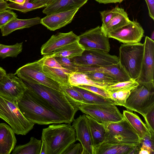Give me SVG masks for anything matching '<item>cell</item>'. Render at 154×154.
Masks as SVG:
<instances>
[{
	"label": "cell",
	"mask_w": 154,
	"mask_h": 154,
	"mask_svg": "<svg viewBox=\"0 0 154 154\" xmlns=\"http://www.w3.org/2000/svg\"><path fill=\"white\" fill-rule=\"evenodd\" d=\"M140 146V144L137 145H131L103 142L94 148V154H138Z\"/></svg>",
	"instance_id": "obj_19"
},
{
	"label": "cell",
	"mask_w": 154,
	"mask_h": 154,
	"mask_svg": "<svg viewBox=\"0 0 154 154\" xmlns=\"http://www.w3.org/2000/svg\"><path fill=\"white\" fill-rule=\"evenodd\" d=\"M154 138L151 136H146L140 140V147L148 150L150 154H154Z\"/></svg>",
	"instance_id": "obj_42"
},
{
	"label": "cell",
	"mask_w": 154,
	"mask_h": 154,
	"mask_svg": "<svg viewBox=\"0 0 154 154\" xmlns=\"http://www.w3.org/2000/svg\"><path fill=\"white\" fill-rule=\"evenodd\" d=\"M61 91L63 92L70 104L79 110V107L87 103L80 93L73 88L70 85H61Z\"/></svg>",
	"instance_id": "obj_29"
},
{
	"label": "cell",
	"mask_w": 154,
	"mask_h": 154,
	"mask_svg": "<svg viewBox=\"0 0 154 154\" xmlns=\"http://www.w3.org/2000/svg\"><path fill=\"white\" fill-rule=\"evenodd\" d=\"M17 103L23 116L34 124L71 123L68 120L42 103L27 86L23 95Z\"/></svg>",
	"instance_id": "obj_1"
},
{
	"label": "cell",
	"mask_w": 154,
	"mask_h": 154,
	"mask_svg": "<svg viewBox=\"0 0 154 154\" xmlns=\"http://www.w3.org/2000/svg\"><path fill=\"white\" fill-rule=\"evenodd\" d=\"M144 49L141 69L136 80L154 88V41L146 36L144 43Z\"/></svg>",
	"instance_id": "obj_10"
},
{
	"label": "cell",
	"mask_w": 154,
	"mask_h": 154,
	"mask_svg": "<svg viewBox=\"0 0 154 154\" xmlns=\"http://www.w3.org/2000/svg\"><path fill=\"white\" fill-rule=\"evenodd\" d=\"M149 10L150 17L154 20V0H145Z\"/></svg>",
	"instance_id": "obj_46"
},
{
	"label": "cell",
	"mask_w": 154,
	"mask_h": 154,
	"mask_svg": "<svg viewBox=\"0 0 154 154\" xmlns=\"http://www.w3.org/2000/svg\"><path fill=\"white\" fill-rule=\"evenodd\" d=\"M144 49V44H123L119 48L118 57L122 69L131 79L136 80L141 69Z\"/></svg>",
	"instance_id": "obj_5"
},
{
	"label": "cell",
	"mask_w": 154,
	"mask_h": 154,
	"mask_svg": "<svg viewBox=\"0 0 154 154\" xmlns=\"http://www.w3.org/2000/svg\"><path fill=\"white\" fill-rule=\"evenodd\" d=\"M17 140L15 133L7 124L0 123V154H10L15 147Z\"/></svg>",
	"instance_id": "obj_20"
},
{
	"label": "cell",
	"mask_w": 154,
	"mask_h": 154,
	"mask_svg": "<svg viewBox=\"0 0 154 154\" xmlns=\"http://www.w3.org/2000/svg\"><path fill=\"white\" fill-rule=\"evenodd\" d=\"M72 122L76 140L80 142L83 147L82 154H94L91 137L85 114L80 115Z\"/></svg>",
	"instance_id": "obj_15"
},
{
	"label": "cell",
	"mask_w": 154,
	"mask_h": 154,
	"mask_svg": "<svg viewBox=\"0 0 154 154\" xmlns=\"http://www.w3.org/2000/svg\"><path fill=\"white\" fill-rule=\"evenodd\" d=\"M139 84L135 80L132 79L124 82H119L107 87L106 89L110 93L122 90L131 91Z\"/></svg>",
	"instance_id": "obj_33"
},
{
	"label": "cell",
	"mask_w": 154,
	"mask_h": 154,
	"mask_svg": "<svg viewBox=\"0 0 154 154\" xmlns=\"http://www.w3.org/2000/svg\"><path fill=\"white\" fill-rule=\"evenodd\" d=\"M26 88L23 81L14 73L6 74L0 80V95L18 102Z\"/></svg>",
	"instance_id": "obj_14"
},
{
	"label": "cell",
	"mask_w": 154,
	"mask_h": 154,
	"mask_svg": "<svg viewBox=\"0 0 154 154\" xmlns=\"http://www.w3.org/2000/svg\"><path fill=\"white\" fill-rule=\"evenodd\" d=\"M79 9L75 8L47 15L41 19V24L50 30L54 31L70 23Z\"/></svg>",
	"instance_id": "obj_17"
},
{
	"label": "cell",
	"mask_w": 154,
	"mask_h": 154,
	"mask_svg": "<svg viewBox=\"0 0 154 154\" xmlns=\"http://www.w3.org/2000/svg\"><path fill=\"white\" fill-rule=\"evenodd\" d=\"M139 154H150V152L147 149L140 147L138 152Z\"/></svg>",
	"instance_id": "obj_50"
},
{
	"label": "cell",
	"mask_w": 154,
	"mask_h": 154,
	"mask_svg": "<svg viewBox=\"0 0 154 154\" xmlns=\"http://www.w3.org/2000/svg\"><path fill=\"white\" fill-rule=\"evenodd\" d=\"M8 5L7 3L5 1L0 2V12L8 9Z\"/></svg>",
	"instance_id": "obj_49"
},
{
	"label": "cell",
	"mask_w": 154,
	"mask_h": 154,
	"mask_svg": "<svg viewBox=\"0 0 154 154\" xmlns=\"http://www.w3.org/2000/svg\"><path fill=\"white\" fill-rule=\"evenodd\" d=\"M144 31L140 24L134 20L127 24L108 32L109 38L116 39L123 44L140 42L144 35Z\"/></svg>",
	"instance_id": "obj_13"
},
{
	"label": "cell",
	"mask_w": 154,
	"mask_h": 154,
	"mask_svg": "<svg viewBox=\"0 0 154 154\" xmlns=\"http://www.w3.org/2000/svg\"><path fill=\"white\" fill-rule=\"evenodd\" d=\"M79 36L72 31L67 33L59 32L52 35L42 46L41 54L50 55L54 51L66 45L78 41Z\"/></svg>",
	"instance_id": "obj_16"
},
{
	"label": "cell",
	"mask_w": 154,
	"mask_h": 154,
	"mask_svg": "<svg viewBox=\"0 0 154 154\" xmlns=\"http://www.w3.org/2000/svg\"><path fill=\"white\" fill-rule=\"evenodd\" d=\"M17 17L16 14L10 10L6 9L0 12V29Z\"/></svg>",
	"instance_id": "obj_40"
},
{
	"label": "cell",
	"mask_w": 154,
	"mask_h": 154,
	"mask_svg": "<svg viewBox=\"0 0 154 154\" xmlns=\"http://www.w3.org/2000/svg\"><path fill=\"white\" fill-rule=\"evenodd\" d=\"M0 118L7 123L15 134L25 135L34 124L27 119L21 112L17 102L0 95Z\"/></svg>",
	"instance_id": "obj_4"
},
{
	"label": "cell",
	"mask_w": 154,
	"mask_h": 154,
	"mask_svg": "<svg viewBox=\"0 0 154 154\" xmlns=\"http://www.w3.org/2000/svg\"><path fill=\"white\" fill-rule=\"evenodd\" d=\"M78 42L85 50H97L108 53L110 49L109 38L98 26L82 33Z\"/></svg>",
	"instance_id": "obj_11"
},
{
	"label": "cell",
	"mask_w": 154,
	"mask_h": 154,
	"mask_svg": "<svg viewBox=\"0 0 154 154\" xmlns=\"http://www.w3.org/2000/svg\"><path fill=\"white\" fill-rule=\"evenodd\" d=\"M81 94L87 103H113L111 99L104 97L90 91L77 86H72Z\"/></svg>",
	"instance_id": "obj_31"
},
{
	"label": "cell",
	"mask_w": 154,
	"mask_h": 154,
	"mask_svg": "<svg viewBox=\"0 0 154 154\" xmlns=\"http://www.w3.org/2000/svg\"><path fill=\"white\" fill-rule=\"evenodd\" d=\"M23 81L42 103L68 120L71 123L73 122L78 110L70 104L62 91L35 82Z\"/></svg>",
	"instance_id": "obj_2"
},
{
	"label": "cell",
	"mask_w": 154,
	"mask_h": 154,
	"mask_svg": "<svg viewBox=\"0 0 154 154\" xmlns=\"http://www.w3.org/2000/svg\"><path fill=\"white\" fill-rule=\"evenodd\" d=\"M7 1H10V2H12L14 0H6Z\"/></svg>",
	"instance_id": "obj_53"
},
{
	"label": "cell",
	"mask_w": 154,
	"mask_h": 154,
	"mask_svg": "<svg viewBox=\"0 0 154 154\" xmlns=\"http://www.w3.org/2000/svg\"><path fill=\"white\" fill-rule=\"evenodd\" d=\"M1 44H0V45Z\"/></svg>",
	"instance_id": "obj_55"
},
{
	"label": "cell",
	"mask_w": 154,
	"mask_h": 154,
	"mask_svg": "<svg viewBox=\"0 0 154 154\" xmlns=\"http://www.w3.org/2000/svg\"><path fill=\"white\" fill-rule=\"evenodd\" d=\"M42 143L40 154H47V147L45 142L44 140L41 139Z\"/></svg>",
	"instance_id": "obj_48"
},
{
	"label": "cell",
	"mask_w": 154,
	"mask_h": 154,
	"mask_svg": "<svg viewBox=\"0 0 154 154\" xmlns=\"http://www.w3.org/2000/svg\"><path fill=\"white\" fill-rule=\"evenodd\" d=\"M130 21L128 14L124 9L117 7L115 14L109 22L103 28L100 27L107 35L108 32L127 24Z\"/></svg>",
	"instance_id": "obj_25"
},
{
	"label": "cell",
	"mask_w": 154,
	"mask_h": 154,
	"mask_svg": "<svg viewBox=\"0 0 154 154\" xmlns=\"http://www.w3.org/2000/svg\"><path fill=\"white\" fill-rule=\"evenodd\" d=\"M83 147L81 143H74L71 145L64 154H82Z\"/></svg>",
	"instance_id": "obj_44"
},
{
	"label": "cell",
	"mask_w": 154,
	"mask_h": 154,
	"mask_svg": "<svg viewBox=\"0 0 154 154\" xmlns=\"http://www.w3.org/2000/svg\"><path fill=\"white\" fill-rule=\"evenodd\" d=\"M117 8V7H116L111 10L100 12L102 22V25L100 27L101 28L104 27L109 22L115 14Z\"/></svg>",
	"instance_id": "obj_43"
},
{
	"label": "cell",
	"mask_w": 154,
	"mask_h": 154,
	"mask_svg": "<svg viewBox=\"0 0 154 154\" xmlns=\"http://www.w3.org/2000/svg\"><path fill=\"white\" fill-rule=\"evenodd\" d=\"M85 115L94 148L104 142L106 133L105 127L103 123L98 122L88 115Z\"/></svg>",
	"instance_id": "obj_24"
},
{
	"label": "cell",
	"mask_w": 154,
	"mask_h": 154,
	"mask_svg": "<svg viewBox=\"0 0 154 154\" xmlns=\"http://www.w3.org/2000/svg\"><path fill=\"white\" fill-rule=\"evenodd\" d=\"M39 24H41V19L39 17L26 19L17 17L2 27L1 31L2 36H6L17 30L29 28Z\"/></svg>",
	"instance_id": "obj_22"
},
{
	"label": "cell",
	"mask_w": 154,
	"mask_h": 154,
	"mask_svg": "<svg viewBox=\"0 0 154 154\" xmlns=\"http://www.w3.org/2000/svg\"><path fill=\"white\" fill-rule=\"evenodd\" d=\"M4 1H5L4 0H0V2H2Z\"/></svg>",
	"instance_id": "obj_54"
},
{
	"label": "cell",
	"mask_w": 154,
	"mask_h": 154,
	"mask_svg": "<svg viewBox=\"0 0 154 154\" xmlns=\"http://www.w3.org/2000/svg\"><path fill=\"white\" fill-rule=\"evenodd\" d=\"M122 114L124 118L138 135L140 140L146 136H151L146 124L136 114L127 110H124Z\"/></svg>",
	"instance_id": "obj_23"
},
{
	"label": "cell",
	"mask_w": 154,
	"mask_h": 154,
	"mask_svg": "<svg viewBox=\"0 0 154 154\" xmlns=\"http://www.w3.org/2000/svg\"><path fill=\"white\" fill-rule=\"evenodd\" d=\"M6 73L5 70L3 68L0 66V80Z\"/></svg>",
	"instance_id": "obj_51"
},
{
	"label": "cell",
	"mask_w": 154,
	"mask_h": 154,
	"mask_svg": "<svg viewBox=\"0 0 154 154\" xmlns=\"http://www.w3.org/2000/svg\"><path fill=\"white\" fill-rule=\"evenodd\" d=\"M143 117L146 124L150 133L152 137L154 138V107L149 110Z\"/></svg>",
	"instance_id": "obj_39"
},
{
	"label": "cell",
	"mask_w": 154,
	"mask_h": 154,
	"mask_svg": "<svg viewBox=\"0 0 154 154\" xmlns=\"http://www.w3.org/2000/svg\"><path fill=\"white\" fill-rule=\"evenodd\" d=\"M59 0H26L28 2L33 4H41L45 6V7L54 3Z\"/></svg>",
	"instance_id": "obj_45"
},
{
	"label": "cell",
	"mask_w": 154,
	"mask_h": 154,
	"mask_svg": "<svg viewBox=\"0 0 154 154\" xmlns=\"http://www.w3.org/2000/svg\"><path fill=\"white\" fill-rule=\"evenodd\" d=\"M69 85L72 86L85 85L95 86L105 89L108 86L114 84L97 82L91 79L86 74L77 72L69 74Z\"/></svg>",
	"instance_id": "obj_26"
},
{
	"label": "cell",
	"mask_w": 154,
	"mask_h": 154,
	"mask_svg": "<svg viewBox=\"0 0 154 154\" xmlns=\"http://www.w3.org/2000/svg\"><path fill=\"white\" fill-rule=\"evenodd\" d=\"M54 58L64 69L72 72L77 71V66L73 58H69L63 57H55Z\"/></svg>",
	"instance_id": "obj_37"
},
{
	"label": "cell",
	"mask_w": 154,
	"mask_h": 154,
	"mask_svg": "<svg viewBox=\"0 0 154 154\" xmlns=\"http://www.w3.org/2000/svg\"><path fill=\"white\" fill-rule=\"evenodd\" d=\"M124 106L128 110L137 112L143 116L154 107V89L139 83L131 91Z\"/></svg>",
	"instance_id": "obj_7"
},
{
	"label": "cell",
	"mask_w": 154,
	"mask_h": 154,
	"mask_svg": "<svg viewBox=\"0 0 154 154\" xmlns=\"http://www.w3.org/2000/svg\"><path fill=\"white\" fill-rule=\"evenodd\" d=\"M99 3H120L125 0H95Z\"/></svg>",
	"instance_id": "obj_47"
},
{
	"label": "cell",
	"mask_w": 154,
	"mask_h": 154,
	"mask_svg": "<svg viewBox=\"0 0 154 154\" xmlns=\"http://www.w3.org/2000/svg\"><path fill=\"white\" fill-rule=\"evenodd\" d=\"M73 59L78 66H104L119 63L118 57L97 50H85L82 55Z\"/></svg>",
	"instance_id": "obj_12"
},
{
	"label": "cell",
	"mask_w": 154,
	"mask_h": 154,
	"mask_svg": "<svg viewBox=\"0 0 154 154\" xmlns=\"http://www.w3.org/2000/svg\"><path fill=\"white\" fill-rule=\"evenodd\" d=\"M88 0H59L54 4L45 7L42 12L47 15L65 11L75 8H80Z\"/></svg>",
	"instance_id": "obj_21"
},
{
	"label": "cell",
	"mask_w": 154,
	"mask_h": 154,
	"mask_svg": "<svg viewBox=\"0 0 154 154\" xmlns=\"http://www.w3.org/2000/svg\"><path fill=\"white\" fill-rule=\"evenodd\" d=\"M42 69L47 76L61 85H70L69 81V74L60 69L48 67L44 65H43Z\"/></svg>",
	"instance_id": "obj_30"
},
{
	"label": "cell",
	"mask_w": 154,
	"mask_h": 154,
	"mask_svg": "<svg viewBox=\"0 0 154 154\" xmlns=\"http://www.w3.org/2000/svg\"><path fill=\"white\" fill-rule=\"evenodd\" d=\"M42 143V140L31 137L27 143L15 147L12 154H40Z\"/></svg>",
	"instance_id": "obj_28"
},
{
	"label": "cell",
	"mask_w": 154,
	"mask_h": 154,
	"mask_svg": "<svg viewBox=\"0 0 154 154\" xmlns=\"http://www.w3.org/2000/svg\"><path fill=\"white\" fill-rule=\"evenodd\" d=\"M77 87L90 91L104 97L111 99V93L107 89L99 87L88 85H82Z\"/></svg>",
	"instance_id": "obj_38"
},
{
	"label": "cell",
	"mask_w": 154,
	"mask_h": 154,
	"mask_svg": "<svg viewBox=\"0 0 154 154\" xmlns=\"http://www.w3.org/2000/svg\"><path fill=\"white\" fill-rule=\"evenodd\" d=\"M41 139L47 147V154H64L76 140L75 130L71 123L55 124L43 128Z\"/></svg>",
	"instance_id": "obj_3"
},
{
	"label": "cell",
	"mask_w": 154,
	"mask_h": 154,
	"mask_svg": "<svg viewBox=\"0 0 154 154\" xmlns=\"http://www.w3.org/2000/svg\"><path fill=\"white\" fill-rule=\"evenodd\" d=\"M103 124L106 130L104 142L131 145L140 144L139 136L124 117L118 122Z\"/></svg>",
	"instance_id": "obj_6"
},
{
	"label": "cell",
	"mask_w": 154,
	"mask_h": 154,
	"mask_svg": "<svg viewBox=\"0 0 154 154\" xmlns=\"http://www.w3.org/2000/svg\"><path fill=\"white\" fill-rule=\"evenodd\" d=\"M77 72L86 73L97 72L105 73L114 77L119 82L127 81L131 79L121 66L119 63L104 66H78Z\"/></svg>",
	"instance_id": "obj_18"
},
{
	"label": "cell",
	"mask_w": 154,
	"mask_h": 154,
	"mask_svg": "<svg viewBox=\"0 0 154 154\" xmlns=\"http://www.w3.org/2000/svg\"><path fill=\"white\" fill-rule=\"evenodd\" d=\"M85 73L91 79L97 82L112 84H116L119 82L114 77L105 73L91 72Z\"/></svg>",
	"instance_id": "obj_34"
},
{
	"label": "cell",
	"mask_w": 154,
	"mask_h": 154,
	"mask_svg": "<svg viewBox=\"0 0 154 154\" xmlns=\"http://www.w3.org/2000/svg\"><path fill=\"white\" fill-rule=\"evenodd\" d=\"M45 56L40 60L29 63L18 68L14 73L22 80L34 82L61 91V85L44 72L42 66Z\"/></svg>",
	"instance_id": "obj_8"
},
{
	"label": "cell",
	"mask_w": 154,
	"mask_h": 154,
	"mask_svg": "<svg viewBox=\"0 0 154 154\" xmlns=\"http://www.w3.org/2000/svg\"><path fill=\"white\" fill-rule=\"evenodd\" d=\"M43 65L51 67L60 69L69 74L72 73L71 71L63 68L55 59L54 57L50 55L45 56Z\"/></svg>",
	"instance_id": "obj_41"
},
{
	"label": "cell",
	"mask_w": 154,
	"mask_h": 154,
	"mask_svg": "<svg viewBox=\"0 0 154 154\" xmlns=\"http://www.w3.org/2000/svg\"><path fill=\"white\" fill-rule=\"evenodd\" d=\"M45 7V6L42 4H33L28 2L26 1L22 5H20L12 2L8 5V8L15 10L24 13Z\"/></svg>",
	"instance_id": "obj_35"
},
{
	"label": "cell",
	"mask_w": 154,
	"mask_h": 154,
	"mask_svg": "<svg viewBox=\"0 0 154 154\" xmlns=\"http://www.w3.org/2000/svg\"><path fill=\"white\" fill-rule=\"evenodd\" d=\"M23 42L7 45L1 44L0 45V57L4 59L7 57H16L22 51Z\"/></svg>",
	"instance_id": "obj_32"
},
{
	"label": "cell",
	"mask_w": 154,
	"mask_h": 154,
	"mask_svg": "<svg viewBox=\"0 0 154 154\" xmlns=\"http://www.w3.org/2000/svg\"><path fill=\"white\" fill-rule=\"evenodd\" d=\"M131 91H119L111 93V99L116 105L124 106Z\"/></svg>",
	"instance_id": "obj_36"
},
{
	"label": "cell",
	"mask_w": 154,
	"mask_h": 154,
	"mask_svg": "<svg viewBox=\"0 0 154 154\" xmlns=\"http://www.w3.org/2000/svg\"><path fill=\"white\" fill-rule=\"evenodd\" d=\"M85 50L78 41L66 45L54 51L50 55L54 57H63L69 58L81 56Z\"/></svg>",
	"instance_id": "obj_27"
},
{
	"label": "cell",
	"mask_w": 154,
	"mask_h": 154,
	"mask_svg": "<svg viewBox=\"0 0 154 154\" xmlns=\"http://www.w3.org/2000/svg\"><path fill=\"white\" fill-rule=\"evenodd\" d=\"M79 110L101 123L116 122L123 118L113 103H87L80 106Z\"/></svg>",
	"instance_id": "obj_9"
},
{
	"label": "cell",
	"mask_w": 154,
	"mask_h": 154,
	"mask_svg": "<svg viewBox=\"0 0 154 154\" xmlns=\"http://www.w3.org/2000/svg\"><path fill=\"white\" fill-rule=\"evenodd\" d=\"M151 38H150L152 39V40L154 41V31H153L152 33L151 36Z\"/></svg>",
	"instance_id": "obj_52"
}]
</instances>
